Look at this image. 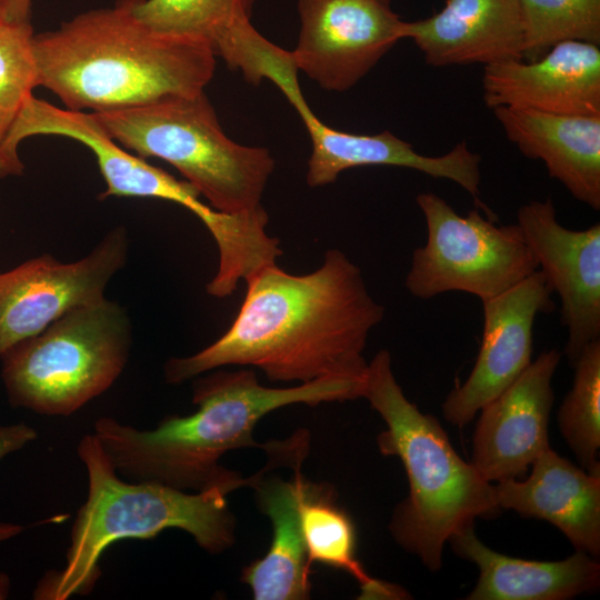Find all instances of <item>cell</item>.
<instances>
[{"label": "cell", "mask_w": 600, "mask_h": 600, "mask_svg": "<svg viewBox=\"0 0 600 600\" xmlns=\"http://www.w3.org/2000/svg\"><path fill=\"white\" fill-rule=\"evenodd\" d=\"M246 283L241 308L218 340L164 363L168 383L224 366L256 367L274 382L328 377L366 381L369 362L363 352L384 308L342 251L329 249L310 273L291 274L274 263Z\"/></svg>", "instance_id": "obj_1"}, {"label": "cell", "mask_w": 600, "mask_h": 600, "mask_svg": "<svg viewBox=\"0 0 600 600\" xmlns=\"http://www.w3.org/2000/svg\"><path fill=\"white\" fill-rule=\"evenodd\" d=\"M193 384L189 416H170L154 429L140 430L111 417H100L93 433L117 473L129 481L157 482L198 492L231 484L251 487L256 474L242 478L220 464L224 453L264 447L253 439L260 419L279 408L356 400L366 381L328 377L288 388L260 384L252 370H211Z\"/></svg>", "instance_id": "obj_2"}, {"label": "cell", "mask_w": 600, "mask_h": 600, "mask_svg": "<svg viewBox=\"0 0 600 600\" xmlns=\"http://www.w3.org/2000/svg\"><path fill=\"white\" fill-rule=\"evenodd\" d=\"M134 1L117 0L34 34L38 86L67 109L90 112L203 92L216 69L211 48L150 30L136 18Z\"/></svg>", "instance_id": "obj_3"}, {"label": "cell", "mask_w": 600, "mask_h": 600, "mask_svg": "<svg viewBox=\"0 0 600 600\" xmlns=\"http://www.w3.org/2000/svg\"><path fill=\"white\" fill-rule=\"evenodd\" d=\"M363 398L387 426L377 437L380 452L400 459L409 482L408 497L396 508L390 532L404 550L437 571L451 536L477 518L499 513L494 484L456 452L437 418L409 401L384 349L368 363Z\"/></svg>", "instance_id": "obj_4"}, {"label": "cell", "mask_w": 600, "mask_h": 600, "mask_svg": "<svg viewBox=\"0 0 600 600\" xmlns=\"http://www.w3.org/2000/svg\"><path fill=\"white\" fill-rule=\"evenodd\" d=\"M77 452L88 474L87 499L71 528L64 568L39 581L34 599L66 600L90 593L101 576V556L123 539H151L176 528L209 553L233 544L236 518L227 496L238 487L188 492L157 482L124 481L94 433L81 438Z\"/></svg>", "instance_id": "obj_5"}, {"label": "cell", "mask_w": 600, "mask_h": 600, "mask_svg": "<svg viewBox=\"0 0 600 600\" xmlns=\"http://www.w3.org/2000/svg\"><path fill=\"white\" fill-rule=\"evenodd\" d=\"M93 113L122 148L174 167L214 210L237 214L262 207L274 159L263 147L231 140L204 91Z\"/></svg>", "instance_id": "obj_6"}, {"label": "cell", "mask_w": 600, "mask_h": 600, "mask_svg": "<svg viewBox=\"0 0 600 600\" xmlns=\"http://www.w3.org/2000/svg\"><path fill=\"white\" fill-rule=\"evenodd\" d=\"M131 346L130 318L119 303L103 298L77 307L0 357L8 401L68 417L116 382Z\"/></svg>", "instance_id": "obj_7"}, {"label": "cell", "mask_w": 600, "mask_h": 600, "mask_svg": "<svg viewBox=\"0 0 600 600\" xmlns=\"http://www.w3.org/2000/svg\"><path fill=\"white\" fill-rule=\"evenodd\" d=\"M427 240L412 254L406 288L428 300L461 291L481 301L497 297L538 270L526 238L516 224L500 226L474 209L458 214L432 192L417 196Z\"/></svg>", "instance_id": "obj_8"}, {"label": "cell", "mask_w": 600, "mask_h": 600, "mask_svg": "<svg viewBox=\"0 0 600 600\" xmlns=\"http://www.w3.org/2000/svg\"><path fill=\"white\" fill-rule=\"evenodd\" d=\"M128 250L129 237L119 227L77 261L61 262L47 253L0 272V357L66 312L106 298Z\"/></svg>", "instance_id": "obj_9"}, {"label": "cell", "mask_w": 600, "mask_h": 600, "mask_svg": "<svg viewBox=\"0 0 600 600\" xmlns=\"http://www.w3.org/2000/svg\"><path fill=\"white\" fill-rule=\"evenodd\" d=\"M298 70L322 89L356 86L401 39L404 21L391 0H298Z\"/></svg>", "instance_id": "obj_10"}, {"label": "cell", "mask_w": 600, "mask_h": 600, "mask_svg": "<svg viewBox=\"0 0 600 600\" xmlns=\"http://www.w3.org/2000/svg\"><path fill=\"white\" fill-rule=\"evenodd\" d=\"M551 294L546 276L536 270L503 293L481 301L483 333L478 357L467 380L442 403L447 421L466 426L529 367L534 320L554 309Z\"/></svg>", "instance_id": "obj_11"}, {"label": "cell", "mask_w": 600, "mask_h": 600, "mask_svg": "<svg viewBox=\"0 0 600 600\" xmlns=\"http://www.w3.org/2000/svg\"><path fill=\"white\" fill-rule=\"evenodd\" d=\"M517 217L538 266L560 298L564 354L573 366L583 349L600 339V223L568 229L557 220L551 199L531 200Z\"/></svg>", "instance_id": "obj_12"}, {"label": "cell", "mask_w": 600, "mask_h": 600, "mask_svg": "<svg viewBox=\"0 0 600 600\" xmlns=\"http://www.w3.org/2000/svg\"><path fill=\"white\" fill-rule=\"evenodd\" d=\"M556 349L540 353L498 397L484 404L472 439L471 463L489 481L523 474L548 449Z\"/></svg>", "instance_id": "obj_13"}, {"label": "cell", "mask_w": 600, "mask_h": 600, "mask_svg": "<svg viewBox=\"0 0 600 600\" xmlns=\"http://www.w3.org/2000/svg\"><path fill=\"white\" fill-rule=\"evenodd\" d=\"M483 100L494 109L512 107L566 116H600V49L563 41L542 57L484 66Z\"/></svg>", "instance_id": "obj_14"}, {"label": "cell", "mask_w": 600, "mask_h": 600, "mask_svg": "<svg viewBox=\"0 0 600 600\" xmlns=\"http://www.w3.org/2000/svg\"><path fill=\"white\" fill-rule=\"evenodd\" d=\"M284 97L297 110L311 138L312 152L307 171L310 187L328 186L351 168L392 166L448 179L474 198L479 194L481 157L470 151L466 142L456 144L443 156H423L388 130L378 134H357L327 126L310 109L300 86L284 92Z\"/></svg>", "instance_id": "obj_15"}, {"label": "cell", "mask_w": 600, "mask_h": 600, "mask_svg": "<svg viewBox=\"0 0 600 600\" xmlns=\"http://www.w3.org/2000/svg\"><path fill=\"white\" fill-rule=\"evenodd\" d=\"M256 0H136L133 13L150 30L206 43L253 86L276 68L283 49L251 24Z\"/></svg>", "instance_id": "obj_16"}, {"label": "cell", "mask_w": 600, "mask_h": 600, "mask_svg": "<svg viewBox=\"0 0 600 600\" xmlns=\"http://www.w3.org/2000/svg\"><path fill=\"white\" fill-rule=\"evenodd\" d=\"M406 38L433 67L523 60V20L518 0H447L431 17L404 21Z\"/></svg>", "instance_id": "obj_17"}, {"label": "cell", "mask_w": 600, "mask_h": 600, "mask_svg": "<svg viewBox=\"0 0 600 600\" xmlns=\"http://www.w3.org/2000/svg\"><path fill=\"white\" fill-rule=\"evenodd\" d=\"M530 476L494 484L500 509L557 527L576 550L600 554V474L579 468L551 448L532 464Z\"/></svg>", "instance_id": "obj_18"}, {"label": "cell", "mask_w": 600, "mask_h": 600, "mask_svg": "<svg viewBox=\"0 0 600 600\" xmlns=\"http://www.w3.org/2000/svg\"><path fill=\"white\" fill-rule=\"evenodd\" d=\"M29 126L36 136L70 138L93 152L106 182L102 200L108 197L162 199L187 208L200 220L210 212L193 186L129 153L103 130L93 112L62 109L40 100L30 112Z\"/></svg>", "instance_id": "obj_19"}, {"label": "cell", "mask_w": 600, "mask_h": 600, "mask_svg": "<svg viewBox=\"0 0 600 600\" xmlns=\"http://www.w3.org/2000/svg\"><path fill=\"white\" fill-rule=\"evenodd\" d=\"M493 113L521 153L544 162L549 176L579 201L600 209V116H566L497 107Z\"/></svg>", "instance_id": "obj_20"}, {"label": "cell", "mask_w": 600, "mask_h": 600, "mask_svg": "<svg viewBox=\"0 0 600 600\" xmlns=\"http://www.w3.org/2000/svg\"><path fill=\"white\" fill-rule=\"evenodd\" d=\"M292 467L289 479L256 473L251 484L261 511L269 518L272 539L267 553L249 563L241 580L256 600H303L310 597V567L301 528L300 508L310 480Z\"/></svg>", "instance_id": "obj_21"}, {"label": "cell", "mask_w": 600, "mask_h": 600, "mask_svg": "<svg viewBox=\"0 0 600 600\" xmlns=\"http://www.w3.org/2000/svg\"><path fill=\"white\" fill-rule=\"evenodd\" d=\"M452 550L479 569L478 582L469 600H566L596 591L600 564L577 550L560 561L512 558L481 542L473 524L449 539Z\"/></svg>", "instance_id": "obj_22"}, {"label": "cell", "mask_w": 600, "mask_h": 600, "mask_svg": "<svg viewBox=\"0 0 600 600\" xmlns=\"http://www.w3.org/2000/svg\"><path fill=\"white\" fill-rule=\"evenodd\" d=\"M308 564L342 570L360 587L361 599H407L401 587L372 578L357 558V532L350 516L336 502L327 483L310 481L300 508Z\"/></svg>", "instance_id": "obj_23"}, {"label": "cell", "mask_w": 600, "mask_h": 600, "mask_svg": "<svg viewBox=\"0 0 600 600\" xmlns=\"http://www.w3.org/2000/svg\"><path fill=\"white\" fill-rule=\"evenodd\" d=\"M572 367L573 384L558 411L559 429L580 467L600 474V339L588 344Z\"/></svg>", "instance_id": "obj_24"}, {"label": "cell", "mask_w": 600, "mask_h": 600, "mask_svg": "<svg viewBox=\"0 0 600 600\" xmlns=\"http://www.w3.org/2000/svg\"><path fill=\"white\" fill-rule=\"evenodd\" d=\"M523 20V59L542 57L563 41L600 43V0H518Z\"/></svg>", "instance_id": "obj_25"}, {"label": "cell", "mask_w": 600, "mask_h": 600, "mask_svg": "<svg viewBox=\"0 0 600 600\" xmlns=\"http://www.w3.org/2000/svg\"><path fill=\"white\" fill-rule=\"evenodd\" d=\"M31 23L0 20V147L38 87Z\"/></svg>", "instance_id": "obj_26"}, {"label": "cell", "mask_w": 600, "mask_h": 600, "mask_svg": "<svg viewBox=\"0 0 600 600\" xmlns=\"http://www.w3.org/2000/svg\"><path fill=\"white\" fill-rule=\"evenodd\" d=\"M37 438L36 429L27 423L0 424V462Z\"/></svg>", "instance_id": "obj_27"}, {"label": "cell", "mask_w": 600, "mask_h": 600, "mask_svg": "<svg viewBox=\"0 0 600 600\" xmlns=\"http://www.w3.org/2000/svg\"><path fill=\"white\" fill-rule=\"evenodd\" d=\"M32 0H0V20L31 23Z\"/></svg>", "instance_id": "obj_28"}, {"label": "cell", "mask_w": 600, "mask_h": 600, "mask_svg": "<svg viewBox=\"0 0 600 600\" xmlns=\"http://www.w3.org/2000/svg\"><path fill=\"white\" fill-rule=\"evenodd\" d=\"M24 530V527L14 523H0V542L8 540ZM10 592V579L0 570V600L7 599Z\"/></svg>", "instance_id": "obj_29"}]
</instances>
